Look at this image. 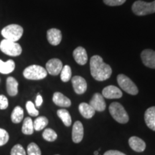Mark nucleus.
<instances>
[{
    "instance_id": "1",
    "label": "nucleus",
    "mask_w": 155,
    "mask_h": 155,
    "mask_svg": "<svg viewBox=\"0 0 155 155\" xmlns=\"http://www.w3.org/2000/svg\"><path fill=\"white\" fill-rule=\"evenodd\" d=\"M90 68L93 78L98 81L107 80L112 73L111 66L104 63L99 55H94L91 58Z\"/></svg>"
},
{
    "instance_id": "2",
    "label": "nucleus",
    "mask_w": 155,
    "mask_h": 155,
    "mask_svg": "<svg viewBox=\"0 0 155 155\" xmlns=\"http://www.w3.org/2000/svg\"><path fill=\"white\" fill-rule=\"evenodd\" d=\"M24 30L22 27L17 24L9 25L4 28L1 31L2 35L6 40L12 42H17L22 38Z\"/></svg>"
},
{
    "instance_id": "3",
    "label": "nucleus",
    "mask_w": 155,
    "mask_h": 155,
    "mask_svg": "<svg viewBox=\"0 0 155 155\" xmlns=\"http://www.w3.org/2000/svg\"><path fill=\"white\" fill-rule=\"evenodd\" d=\"M48 72L45 68L38 65H32L27 67L23 71V75L28 80H42L47 76Z\"/></svg>"
},
{
    "instance_id": "4",
    "label": "nucleus",
    "mask_w": 155,
    "mask_h": 155,
    "mask_svg": "<svg viewBox=\"0 0 155 155\" xmlns=\"http://www.w3.org/2000/svg\"><path fill=\"white\" fill-rule=\"evenodd\" d=\"M109 112L115 121L120 124H126L129 121V116L127 112L121 104L113 102L109 106Z\"/></svg>"
},
{
    "instance_id": "5",
    "label": "nucleus",
    "mask_w": 155,
    "mask_h": 155,
    "mask_svg": "<svg viewBox=\"0 0 155 155\" xmlns=\"http://www.w3.org/2000/svg\"><path fill=\"white\" fill-rule=\"evenodd\" d=\"M133 12L138 16H144L155 12V0L152 2H146L138 0L133 4Z\"/></svg>"
},
{
    "instance_id": "6",
    "label": "nucleus",
    "mask_w": 155,
    "mask_h": 155,
    "mask_svg": "<svg viewBox=\"0 0 155 155\" xmlns=\"http://www.w3.org/2000/svg\"><path fill=\"white\" fill-rule=\"evenodd\" d=\"M0 50L6 55L17 57L21 55L22 52V47L17 42H12L8 40H2L0 42Z\"/></svg>"
},
{
    "instance_id": "7",
    "label": "nucleus",
    "mask_w": 155,
    "mask_h": 155,
    "mask_svg": "<svg viewBox=\"0 0 155 155\" xmlns=\"http://www.w3.org/2000/svg\"><path fill=\"white\" fill-rule=\"evenodd\" d=\"M117 82L119 86L127 94L131 95H137L139 91L135 83L129 78L124 74H119L117 77Z\"/></svg>"
},
{
    "instance_id": "8",
    "label": "nucleus",
    "mask_w": 155,
    "mask_h": 155,
    "mask_svg": "<svg viewBox=\"0 0 155 155\" xmlns=\"http://www.w3.org/2000/svg\"><path fill=\"white\" fill-rule=\"evenodd\" d=\"M63 63L58 58L50 59L46 63V71L49 74L52 75H58L61 73L63 69Z\"/></svg>"
},
{
    "instance_id": "9",
    "label": "nucleus",
    "mask_w": 155,
    "mask_h": 155,
    "mask_svg": "<svg viewBox=\"0 0 155 155\" xmlns=\"http://www.w3.org/2000/svg\"><path fill=\"white\" fill-rule=\"evenodd\" d=\"M143 63L147 67L155 69V51L150 49L143 50L141 54Z\"/></svg>"
},
{
    "instance_id": "10",
    "label": "nucleus",
    "mask_w": 155,
    "mask_h": 155,
    "mask_svg": "<svg viewBox=\"0 0 155 155\" xmlns=\"http://www.w3.org/2000/svg\"><path fill=\"white\" fill-rule=\"evenodd\" d=\"M73 89L77 94H83L86 91L87 83L83 77L75 75L71 79Z\"/></svg>"
},
{
    "instance_id": "11",
    "label": "nucleus",
    "mask_w": 155,
    "mask_h": 155,
    "mask_svg": "<svg viewBox=\"0 0 155 155\" xmlns=\"http://www.w3.org/2000/svg\"><path fill=\"white\" fill-rule=\"evenodd\" d=\"M89 104L94 108L95 111H104L106 108V102L104 96L101 94L96 93L92 97Z\"/></svg>"
},
{
    "instance_id": "12",
    "label": "nucleus",
    "mask_w": 155,
    "mask_h": 155,
    "mask_svg": "<svg viewBox=\"0 0 155 155\" xmlns=\"http://www.w3.org/2000/svg\"><path fill=\"white\" fill-rule=\"evenodd\" d=\"M122 91L118 87L114 86H108L103 89L102 96L108 99L120 98L122 97Z\"/></svg>"
},
{
    "instance_id": "13",
    "label": "nucleus",
    "mask_w": 155,
    "mask_h": 155,
    "mask_svg": "<svg viewBox=\"0 0 155 155\" xmlns=\"http://www.w3.org/2000/svg\"><path fill=\"white\" fill-rule=\"evenodd\" d=\"M47 38L50 45L54 46L58 45L62 40L61 31L55 28L50 29L47 32Z\"/></svg>"
},
{
    "instance_id": "14",
    "label": "nucleus",
    "mask_w": 155,
    "mask_h": 155,
    "mask_svg": "<svg viewBox=\"0 0 155 155\" xmlns=\"http://www.w3.org/2000/svg\"><path fill=\"white\" fill-rule=\"evenodd\" d=\"M83 138V126L81 121H75L72 130V139L74 143H79Z\"/></svg>"
},
{
    "instance_id": "15",
    "label": "nucleus",
    "mask_w": 155,
    "mask_h": 155,
    "mask_svg": "<svg viewBox=\"0 0 155 155\" xmlns=\"http://www.w3.org/2000/svg\"><path fill=\"white\" fill-rule=\"evenodd\" d=\"M75 62L81 65H85L88 61V55L86 50L83 47H78L75 48L73 53Z\"/></svg>"
},
{
    "instance_id": "16",
    "label": "nucleus",
    "mask_w": 155,
    "mask_h": 155,
    "mask_svg": "<svg viewBox=\"0 0 155 155\" xmlns=\"http://www.w3.org/2000/svg\"><path fill=\"white\" fill-rule=\"evenodd\" d=\"M129 144L134 151L137 152H144L146 149V143L137 137H131L129 139Z\"/></svg>"
},
{
    "instance_id": "17",
    "label": "nucleus",
    "mask_w": 155,
    "mask_h": 155,
    "mask_svg": "<svg viewBox=\"0 0 155 155\" xmlns=\"http://www.w3.org/2000/svg\"><path fill=\"white\" fill-rule=\"evenodd\" d=\"M53 101L55 105L61 106V107L67 108L71 106V100L60 92H55L53 94Z\"/></svg>"
},
{
    "instance_id": "18",
    "label": "nucleus",
    "mask_w": 155,
    "mask_h": 155,
    "mask_svg": "<svg viewBox=\"0 0 155 155\" xmlns=\"http://www.w3.org/2000/svg\"><path fill=\"white\" fill-rule=\"evenodd\" d=\"M144 120L147 127L155 131V106L147 109L144 114Z\"/></svg>"
},
{
    "instance_id": "19",
    "label": "nucleus",
    "mask_w": 155,
    "mask_h": 155,
    "mask_svg": "<svg viewBox=\"0 0 155 155\" xmlns=\"http://www.w3.org/2000/svg\"><path fill=\"white\" fill-rule=\"evenodd\" d=\"M18 82L15 78L8 77L7 79V91L10 96H15L18 94Z\"/></svg>"
},
{
    "instance_id": "20",
    "label": "nucleus",
    "mask_w": 155,
    "mask_h": 155,
    "mask_svg": "<svg viewBox=\"0 0 155 155\" xmlns=\"http://www.w3.org/2000/svg\"><path fill=\"white\" fill-rule=\"evenodd\" d=\"M79 111L81 115L86 119H91L95 114V110L89 104L87 103H81L78 106Z\"/></svg>"
},
{
    "instance_id": "21",
    "label": "nucleus",
    "mask_w": 155,
    "mask_h": 155,
    "mask_svg": "<svg viewBox=\"0 0 155 155\" xmlns=\"http://www.w3.org/2000/svg\"><path fill=\"white\" fill-rule=\"evenodd\" d=\"M15 68V63L12 60L4 62L0 60V73L2 74H9L14 71Z\"/></svg>"
},
{
    "instance_id": "22",
    "label": "nucleus",
    "mask_w": 155,
    "mask_h": 155,
    "mask_svg": "<svg viewBox=\"0 0 155 155\" xmlns=\"http://www.w3.org/2000/svg\"><path fill=\"white\" fill-rule=\"evenodd\" d=\"M24 117V111L22 108L17 106L13 109L11 114L12 121L15 124H19L22 121Z\"/></svg>"
},
{
    "instance_id": "23",
    "label": "nucleus",
    "mask_w": 155,
    "mask_h": 155,
    "mask_svg": "<svg viewBox=\"0 0 155 155\" xmlns=\"http://www.w3.org/2000/svg\"><path fill=\"white\" fill-rule=\"evenodd\" d=\"M33 121L30 117L25 118L22 127V131L24 134L31 135L34 132Z\"/></svg>"
},
{
    "instance_id": "24",
    "label": "nucleus",
    "mask_w": 155,
    "mask_h": 155,
    "mask_svg": "<svg viewBox=\"0 0 155 155\" xmlns=\"http://www.w3.org/2000/svg\"><path fill=\"white\" fill-rule=\"evenodd\" d=\"M58 117L63 121V123L66 127H70L72 123V119H71V114L66 109H59L57 111Z\"/></svg>"
},
{
    "instance_id": "25",
    "label": "nucleus",
    "mask_w": 155,
    "mask_h": 155,
    "mask_svg": "<svg viewBox=\"0 0 155 155\" xmlns=\"http://www.w3.org/2000/svg\"><path fill=\"white\" fill-rule=\"evenodd\" d=\"M48 124V119L45 116H39L33 121L34 129L35 131H41Z\"/></svg>"
},
{
    "instance_id": "26",
    "label": "nucleus",
    "mask_w": 155,
    "mask_h": 155,
    "mask_svg": "<svg viewBox=\"0 0 155 155\" xmlns=\"http://www.w3.org/2000/svg\"><path fill=\"white\" fill-rule=\"evenodd\" d=\"M42 137L45 140L48 141H54L57 139L58 135L55 131L50 128H48V129H45L42 133Z\"/></svg>"
},
{
    "instance_id": "27",
    "label": "nucleus",
    "mask_w": 155,
    "mask_h": 155,
    "mask_svg": "<svg viewBox=\"0 0 155 155\" xmlns=\"http://www.w3.org/2000/svg\"><path fill=\"white\" fill-rule=\"evenodd\" d=\"M71 75H72V71L69 65H65L63 67L61 72V78L63 82H68L71 80Z\"/></svg>"
},
{
    "instance_id": "28",
    "label": "nucleus",
    "mask_w": 155,
    "mask_h": 155,
    "mask_svg": "<svg viewBox=\"0 0 155 155\" xmlns=\"http://www.w3.org/2000/svg\"><path fill=\"white\" fill-rule=\"evenodd\" d=\"M28 155H41V151L40 147L37 145L35 143H30L28 146L27 149Z\"/></svg>"
},
{
    "instance_id": "29",
    "label": "nucleus",
    "mask_w": 155,
    "mask_h": 155,
    "mask_svg": "<svg viewBox=\"0 0 155 155\" xmlns=\"http://www.w3.org/2000/svg\"><path fill=\"white\" fill-rule=\"evenodd\" d=\"M26 109L31 116H37L39 114V111L36 109L34 104L32 101H30L27 102Z\"/></svg>"
},
{
    "instance_id": "30",
    "label": "nucleus",
    "mask_w": 155,
    "mask_h": 155,
    "mask_svg": "<svg viewBox=\"0 0 155 155\" xmlns=\"http://www.w3.org/2000/svg\"><path fill=\"white\" fill-rule=\"evenodd\" d=\"M10 154L11 155H26V152L22 145L16 144L11 150Z\"/></svg>"
},
{
    "instance_id": "31",
    "label": "nucleus",
    "mask_w": 155,
    "mask_h": 155,
    "mask_svg": "<svg viewBox=\"0 0 155 155\" xmlns=\"http://www.w3.org/2000/svg\"><path fill=\"white\" fill-rule=\"evenodd\" d=\"M9 139V134L5 129L0 128V147L3 146L8 142Z\"/></svg>"
},
{
    "instance_id": "32",
    "label": "nucleus",
    "mask_w": 155,
    "mask_h": 155,
    "mask_svg": "<svg viewBox=\"0 0 155 155\" xmlns=\"http://www.w3.org/2000/svg\"><path fill=\"white\" fill-rule=\"evenodd\" d=\"M8 99L4 95H0V109L5 110L8 107Z\"/></svg>"
},
{
    "instance_id": "33",
    "label": "nucleus",
    "mask_w": 155,
    "mask_h": 155,
    "mask_svg": "<svg viewBox=\"0 0 155 155\" xmlns=\"http://www.w3.org/2000/svg\"><path fill=\"white\" fill-rule=\"evenodd\" d=\"M127 0H104V2L108 6H119L123 5Z\"/></svg>"
},
{
    "instance_id": "34",
    "label": "nucleus",
    "mask_w": 155,
    "mask_h": 155,
    "mask_svg": "<svg viewBox=\"0 0 155 155\" xmlns=\"http://www.w3.org/2000/svg\"><path fill=\"white\" fill-rule=\"evenodd\" d=\"M104 155H126V154L117 150H109L105 152V154Z\"/></svg>"
},
{
    "instance_id": "35",
    "label": "nucleus",
    "mask_w": 155,
    "mask_h": 155,
    "mask_svg": "<svg viewBox=\"0 0 155 155\" xmlns=\"http://www.w3.org/2000/svg\"><path fill=\"white\" fill-rule=\"evenodd\" d=\"M42 102H43L42 97L38 94V96H37V97H36V100H35V104H36L37 107H40L42 105Z\"/></svg>"
},
{
    "instance_id": "36",
    "label": "nucleus",
    "mask_w": 155,
    "mask_h": 155,
    "mask_svg": "<svg viewBox=\"0 0 155 155\" xmlns=\"http://www.w3.org/2000/svg\"><path fill=\"white\" fill-rule=\"evenodd\" d=\"M94 154H95V155H98V152H97V151H96V152H94Z\"/></svg>"
},
{
    "instance_id": "37",
    "label": "nucleus",
    "mask_w": 155,
    "mask_h": 155,
    "mask_svg": "<svg viewBox=\"0 0 155 155\" xmlns=\"http://www.w3.org/2000/svg\"><path fill=\"white\" fill-rule=\"evenodd\" d=\"M56 155H59V154H56Z\"/></svg>"
}]
</instances>
